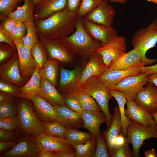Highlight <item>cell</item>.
I'll return each instance as SVG.
<instances>
[{
    "label": "cell",
    "mask_w": 157,
    "mask_h": 157,
    "mask_svg": "<svg viewBox=\"0 0 157 157\" xmlns=\"http://www.w3.org/2000/svg\"><path fill=\"white\" fill-rule=\"evenodd\" d=\"M35 138L40 149L56 152L74 149L73 145L65 138L49 136L44 133Z\"/></svg>",
    "instance_id": "ffe728a7"
},
{
    "label": "cell",
    "mask_w": 157,
    "mask_h": 157,
    "mask_svg": "<svg viewBox=\"0 0 157 157\" xmlns=\"http://www.w3.org/2000/svg\"><path fill=\"white\" fill-rule=\"evenodd\" d=\"M0 90L16 97L20 93V88L7 81L0 79Z\"/></svg>",
    "instance_id": "ee69618b"
},
{
    "label": "cell",
    "mask_w": 157,
    "mask_h": 157,
    "mask_svg": "<svg viewBox=\"0 0 157 157\" xmlns=\"http://www.w3.org/2000/svg\"><path fill=\"white\" fill-rule=\"evenodd\" d=\"M80 115L83 122V127L88 129L94 137H96L100 132L101 124L106 122L105 115L102 110L83 109Z\"/></svg>",
    "instance_id": "cb8c5ba5"
},
{
    "label": "cell",
    "mask_w": 157,
    "mask_h": 157,
    "mask_svg": "<svg viewBox=\"0 0 157 157\" xmlns=\"http://www.w3.org/2000/svg\"><path fill=\"white\" fill-rule=\"evenodd\" d=\"M67 0H43L35 5L34 21L46 18L55 12L67 7Z\"/></svg>",
    "instance_id": "d4e9b609"
},
{
    "label": "cell",
    "mask_w": 157,
    "mask_h": 157,
    "mask_svg": "<svg viewBox=\"0 0 157 157\" xmlns=\"http://www.w3.org/2000/svg\"><path fill=\"white\" fill-rule=\"evenodd\" d=\"M78 17L67 7L53 13L44 19L35 20L37 36L40 39H62L75 31Z\"/></svg>",
    "instance_id": "6da1fadb"
},
{
    "label": "cell",
    "mask_w": 157,
    "mask_h": 157,
    "mask_svg": "<svg viewBox=\"0 0 157 157\" xmlns=\"http://www.w3.org/2000/svg\"><path fill=\"white\" fill-rule=\"evenodd\" d=\"M134 101L150 114L157 111V88L152 83L146 85L137 93Z\"/></svg>",
    "instance_id": "7c38bea8"
},
{
    "label": "cell",
    "mask_w": 157,
    "mask_h": 157,
    "mask_svg": "<svg viewBox=\"0 0 157 157\" xmlns=\"http://www.w3.org/2000/svg\"><path fill=\"white\" fill-rule=\"evenodd\" d=\"M17 49H14L8 44L5 42H0V64L13 57L17 52Z\"/></svg>",
    "instance_id": "7bdbcfd3"
},
{
    "label": "cell",
    "mask_w": 157,
    "mask_h": 157,
    "mask_svg": "<svg viewBox=\"0 0 157 157\" xmlns=\"http://www.w3.org/2000/svg\"><path fill=\"white\" fill-rule=\"evenodd\" d=\"M55 152L56 157H76L74 149H66Z\"/></svg>",
    "instance_id": "db71d44e"
},
{
    "label": "cell",
    "mask_w": 157,
    "mask_h": 157,
    "mask_svg": "<svg viewBox=\"0 0 157 157\" xmlns=\"http://www.w3.org/2000/svg\"><path fill=\"white\" fill-rule=\"evenodd\" d=\"M40 70L39 68L36 67L33 74L26 83L20 88V93L16 97L30 100L32 97L37 94L40 87L41 76Z\"/></svg>",
    "instance_id": "f1b7e54d"
},
{
    "label": "cell",
    "mask_w": 157,
    "mask_h": 157,
    "mask_svg": "<svg viewBox=\"0 0 157 157\" xmlns=\"http://www.w3.org/2000/svg\"><path fill=\"white\" fill-rule=\"evenodd\" d=\"M44 126V133L47 135L56 137L65 138L69 129L57 121L42 122Z\"/></svg>",
    "instance_id": "836d02e7"
},
{
    "label": "cell",
    "mask_w": 157,
    "mask_h": 157,
    "mask_svg": "<svg viewBox=\"0 0 157 157\" xmlns=\"http://www.w3.org/2000/svg\"><path fill=\"white\" fill-rule=\"evenodd\" d=\"M40 149L34 138L24 135L10 150L1 157H38Z\"/></svg>",
    "instance_id": "9c48e42d"
},
{
    "label": "cell",
    "mask_w": 157,
    "mask_h": 157,
    "mask_svg": "<svg viewBox=\"0 0 157 157\" xmlns=\"http://www.w3.org/2000/svg\"><path fill=\"white\" fill-rule=\"evenodd\" d=\"M148 75L142 74L127 77L110 89H114L122 92L126 98L134 101L137 92L148 83Z\"/></svg>",
    "instance_id": "ba28073f"
},
{
    "label": "cell",
    "mask_w": 157,
    "mask_h": 157,
    "mask_svg": "<svg viewBox=\"0 0 157 157\" xmlns=\"http://www.w3.org/2000/svg\"><path fill=\"white\" fill-rule=\"evenodd\" d=\"M82 71L79 67L72 70L61 68L58 88L63 95L68 93L73 94L80 91V88L78 86V84Z\"/></svg>",
    "instance_id": "8fae6325"
},
{
    "label": "cell",
    "mask_w": 157,
    "mask_h": 157,
    "mask_svg": "<svg viewBox=\"0 0 157 157\" xmlns=\"http://www.w3.org/2000/svg\"><path fill=\"white\" fill-rule=\"evenodd\" d=\"M154 84L157 88V73H154L148 75V83Z\"/></svg>",
    "instance_id": "91938a15"
},
{
    "label": "cell",
    "mask_w": 157,
    "mask_h": 157,
    "mask_svg": "<svg viewBox=\"0 0 157 157\" xmlns=\"http://www.w3.org/2000/svg\"><path fill=\"white\" fill-rule=\"evenodd\" d=\"M38 157H56L55 152L40 149Z\"/></svg>",
    "instance_id": "6f0895ef"
},
{
    "label": "cell",
    "mask_w": 157,
    "mask_h": 157,
    "mask_svg": "<svg viewBox=\"0 0 157 157\" xmlns=\"http://www.w3.org/2000/svg\"><path fill=\"white\" fill-rule=\"evenodd\" d=\"M0 77L19 87L24 85L27 81L20 74L17 52L7 62L0 65Z\"/></svg>",
    "instance_id": "9a60e30c"
},
{
    "label": "cell",
    "mask_w": 157,
    "mask_h": 157,
    "mask_svg": "<svg viewBox=\"0 0 157 157\" xmlns=\"http://www.w3.org/2000/svg\"><path fill=\"white\" fill-rule=\"evenodd\" d=\"M59 62L57 60L48 58L39 73L41 77H43L55 86L57 82Z\"/></svg>",
    "instance_id": "4dcf8cb0"
},
{
    "label": "cell",
    "mask_w": 157,
    "mask_h": 157,
    "mask_svg": "<svg viewBox=\"0 0 157 157\" xmlns=\"http://www.w3.org/2000/svg\"><path fill=\"white\" fill-rule=\"evenodd\" d=\"M90 58L88 63L83 70L78 84L79 88L90 78L99 76L107 69L102 57L100 54L95 53Z\"/></svg>",
    "instance_id": "603a6c76"
},
{
    "label": "cell",
    "mask_w": 157,
    "mask_h": 157,
    "mask_svg": "<svg viewBox=\"0 0 157 157\" xmlns=\"http://www.w3.org/2000/svg\"><path fill=\"white\" fill-rule=\"evenodd\" d=\"M145 157H156V154L155 149L154 148L146 151L144 153Z\"/></svg>",
    "instance_id": "94428289"
},
{
    "label": "cell",
    "mask_w": 157,
    "mask_h": 157,
    "mask_svg": "<svg viewBox=\"0 0 157 157\" xmlns=\"http://www.w3.org/2000/svg\"><path fill=\"white\" fill-rule=\"evenodd\" d=\"M144 65L139 53L133 49L113 60L108 68L114 70H125Z\"/></svg>",
    "instance_id": "44dd1931"
},
{
    "label": "cell",
    "mask_w": 157,
    "mask_h": 157,
    "mask_svg": "<svg viewBox=\"0 0 157 157\" xmlns=\"http://www.w3.org/2000/svg\"><path fill=\"white\" fill-rule=\"evenodd\" d=\"M63 96L66 106L80 115L83 109L78 100L74 94L72 93H68L64 94Z\"/></svg>",
    "instance_id": "b9f144b4"
},
{
    "label": "cell",
    "mask_w": 157,
    "mask_h": 157,
    "mask_svg": "<svg viewBox=\"0 0 157 157\" xmlns=\"http://www.w3.org/2000/svg\"><path fill=\"white\" fill-rule=\"evenodd\" d=\"M126 98L125 114L129 119L147 127L156 126L155 121L151 114L139 107L134 101Z\"/></svg>",
    "instance_id": "7402d4cb"
},
{
    "label": "cell",
    "mask_w": 157,
    "mask_h": 157,
    "mask_svg": "<svg viewBox=\"0 0 157 157\" xmlns=\"http://www.w3.org/2000/svg\"><path fill=\"white\" fill-rule=\"evenodd\" d=\"M93 137L91 133L88 132L69 129L65 138L72 145L84 144L91 140Z\"/></svg>",
    "instance_id": "d590c367"
},
{
    "label": "cell",
    "mask_w": 157,
    "mask_h": 157,
    "mask_svg": "<svg viewBox=\"0 0 157 157\" xmlns=\"http://www.w3.org/2000/svg\"><path fill=\"white\" fill-rule=\"evenodd\" d=\"M142 73L139 67L125 70H114L108 68L101 74L95 77L110 89L126 77L139 75Z\"/></svg>",
    "instance_id": "ac0fdd59"
},
{
    "label": "cell",
    "mask_w": 157,
    "mask_h": 157,
    "mask_svg": "<svg viewBox=\"0 0 157 157\" xmlns=\"http://www.w3.org/2000/svg\"><path fill=\"white\" fill-rule=\"evenodd\" d=\"M122 125L119 108L113 109L112 121L108 129L101 131L106 141L110 156L114 148V142L116 137L122 133Z\"/></svg>",
    "instance_id": "4316f807"
},
{
    "label": "cell",
    "mask_w": 157,
    "mask_h": 157,
    "mask_svg": "<svg viewBox=\"0 0 157 157\" xmlns=\"http://www.w3.org/2000/svg\"><path fill=\"white\" fill-rule=\"evenodd\" d=\"M18 128V120L17 116L0 118V129L13 131Z\"/></svg>",
    "instance_id": "f6af8a7d"
},
{
    "label": "cell",
    "mask_w": 157,
    "mask_h": 157,
    "mask_svg": "<svg viewBox=\"0 0 157 157\" xmlns=\"http://www.w3.org/2000/svg\"><path fill=\"white\" fill-rule=\"evenodd\" d=\"M97 143L96 137L93 136L92 140L85 143L74 144L76 157H93Z\"/></svg>",
    "instance_id": "d6a6232c"
},
{
    "label": "cell",
    "mask_w": 157,
    "mask_h": 157,
    "mask_svg": "<svg viewBox=\"0 0 157 157\" xmlns=\"http://www.w3.org/2000/svg\"><path fill=\"white\" fill-rule=\"evenodd\" d=\"M17 108L15 98L0 103V118L17 116Z\"/></svg>",
    "instance_id": "8d00e7d4"
},
{
    "label": "cell",
    "mask_w": 157,
    "mask_h": 157,
    "mask_svg": "<svg viewBox=\"0 0 157 157\" xmlns=\"http://www.w3.org/2000/svg\"><path fill=\"white\" fill-rule=\"evenodd\" d=\"M126 143V137L121 133L116 138L114 142V147L122 145Z\"/></svg>",
    "instance_id": "9f6ffc18"
},
{
    "label": "cell",
    "mask_w": 157,
    "mask_h": 157,
    "mask_svg": "<svg viewBox=\"0 0 157 157\" xmlns=\"http://www.w3.org/2000/svg\"><path fill=\"white\" fill-rule=\"evenodd\" d=\"M103 0H82L78 12V17L84 18L88 13L98 6Z\"/></svg>",
    "instance_id": "ab89813d"
},
{
    "label": "cell",
    "mask_w": 157,
    "mask_h": 157,
    "mask_svg": "<svg viewBox=\"0 0 157 157\" xmlns=\"http://www.w3.org/2000/svg\"><path fill=\"white\" fill-rule=\"evenodd\" d=\"M14 42L18 55L20 75L27 81H28L36 67L35 61L31 54V50L25 45L23 40Z\"/></svg>",
    "instance_id": "30bf717a"
},
{
    "label": "cell",
    "mask_w": 157,
    "mask_h": 157,
    "mask_svg": "<svg viewBox=\"0 0 157 157\" xmlns=\"http://www.w3.org/2000/svg\"><path fill=\"white\" fill-rule=\"evenodd\" d=\"M131 45L139 53L144 66L151 65L156 62V59L147 57L146 53L149 49L156 46L157 43V19L149 26L136 32L133 36Z\"/></svg>",
    "instance_id": "277c9868"
},
{
    "label": "cell",
    "mask_w": 157,
    "mask_h": 157,
    "mask_svg": "<svg viewBox=\"0 0 157 157\" xmlns=\"http://www.w3.org/2000/svg\"><path fill=\"white\" fill-rule=\"evenodd\" d=\"M16 97L14 95L4 92H0V103Z\"/></svg>",
    "instance_id": "680465c9"
},
{
    "label": "cell",
    "mask_w": 157,
    "mask_h": 157,
    "mask_svg": "<svg viewBox=\"0 0 157 157\" xmlns=\"http://www.w3.org/2000/svg\"><path fill=\"white\" fill-rule=\"evenodd\" d=\"M139 68L142 72L148 75L157 73V64L151 65H144L140 67Z\"/></svg>",
    "instance_id": "11a10c76"
},
{
    "label": "cell",
    "mask_w": 157,
    "mask_h": 157,
    "mask_svg": "<svg viewBox=\"0 0 157 157\" xmlns=\"http://www.w3.org/2000/svg\"><path fill=\"white\" fill-rule=\"evenodd\" d=\"M38 95L43 98L53 106L65 105L64 97L55 86L43 77H41L40 87Z\"/></svg>",
    "instance_id": "484cf974"
},
{
    "label": "cell",
    "mask_w": 157,
    "mask_h": 157,
    "mask_svg": "<svg viewBox=\"0 0 157 157\" xmlns=\"http://www.w3.org/2000/svg\"><path fill=\"white\" fill-rule=\"evenodd\" d=\"M0 42L7 43L17 49L15 45L10 36L6 34L0 28Z\"/></svg>",
    "instance_id": "816d5d0a"
},
{
    "label": "cell",
    "mask_w": 157,
    "mask_h": 157,
    "mask_svg": "<svg viewBox=\"0 0 157 157\" xmlns=\"http://www.w3.org/2000/svg\"><path fill=\"white\" fill-rule=\"evenodd\" d=\"M32 56L34 60L36 67L42 69L48 58L47 52L40 39L38 41L31 50Z\"/></svg>",
    "instance_id": "1f68e13d"
},
{
    "label": "cell",
    "mask_w": 157,
    "mask_h": 157,
    "mask_svg": "<svg viewBox=\"0 0 157 157\" xmlns=\"http://www.w3.org/2000/svg\"><path fill=\"white\" fill-rule=\"evenodd\" d=\"M53 106L57 113V121L67 129L78 130L83 127V121L79 114L69 108L65 105Z\"/></svg>",
    "instance_id": "d6986e66"
},
{
    "label": "cell",
    "mask_w": 157,
    "mask_h": 157,
    "mask_svg": "<svg viewBox=\"0 0 157 157\" xmlns=\"http://www.w3.org/2000/svg\"><path fill=\"white\" fill-rule=\"evenodd\" d=\"M27 32V27L25 24L18 22L14 31L10 34V36L13 41L23 40Z\"/></svg>",
    "instance_id": "c3c4849f"
},
{
    "label": "cell",
    "mask_w": 157,
    "mask_h": 157,
    "mask_svg": "<svg viewBox=\"0 0 157 157\" xmlns=\"http://www.w3.org/2000/svg\"><path fill=\"white\" fill-rule=\"evenodd\" d=\"M111 3H124L126 2L127 0H106Z\"/></svg>",
    "instance_id": "6125c7cd"
},
{
    "label": "cell",
    "mask_w": 157,
    "mask_h": 157,
    "mask_svg": "<svg viewBox=\"0 0 157 157\" xmlns=\"http://www.w3.org/2000/svg\"><path fill=\"white\" fill-rule=\"evenodd\" d=\"M110 90L111 95L118 103L122 125V133L126 137L127 128L130 122V119L125 114V106L126 98L124 94L120 91L114 89H110Z\"/></svg>",
    "instance_id": "f546056e"
},
{
    "label": "cell",
    "mask_w": 157,
    "mask_h": 157,
    "mask_svg": "<svg viewBox=\"0 0 157 157\" xmlns=\"http://www.w3.org/2000/svg\"><path fill=\"white\" fill-rule=\"evenodd\" d=\"M126 142L124 144L114 147L110 157H131L133 156L132 152Z\"/></svg>",
    "instance_id": "bcb514c9"
},
{
    "label": "cell",
    "mask_w": 157,
    "mask_h": 157,
    "mask_svg": "<svg viewBox=\"0 0 157 157\" xmlns=\"http://www.w3.org/2000/svg\"><path fill=\"white\" fill-rule=\"evenodd\" d=\"M130 119L127 129L126 142L132 146L133 156L139 157L140 149L144 140L154 138L157 139V129L155 127H148Z\"/></svg>",
    "instance_id": "8992f818"
},
{
    "label": "cell",
    "mask_w": 157,
    "mask_h": 157,
    "mask_svg": "<svg viewBox=\"0 0 157 157\" xmlns=\"http://www.w3.org/2000/svg\"><path fill=\"white\" fill-rule=\"evenodd\" d=\"M73 94L78 100L83 109L96 111L101 110V107L94 99L88 94L81 91Z\"/></svg>",
    "instance_id": "e575fe53"
},
{
    "label": "cell",
    "mask_w": 157,
    "mask_h": 157,
    "mask_svg": "<svg viewBox=\"0 0 157 157\" xmlns=\"http://www.w3.org/2000/svg\"><path fill=\"white\" fill-rule=\"evenodd\" d=\"M30 100L32 102L35 113L42 122L57 121L58 114L54 106L38 95L33 96Z\"/></svg>",
    "instance_id": "e0dca14e"
},
{
    "label": "cell",
    "mask_w": 157,
    "mask_h": 157,
    "mask_svg": "<svg viewBox=\"0 0 157 157\" xmlns=\"http://www.w3.org/2000/svg\"><path fill=\"white\" fill-rule=\"evenodd\" d=\"M126 49L125 37L117 35L102 45L96 53L101 55L107 68L113 60L126 52Z\"/></svg>",
    "instance_id": "52a82bcc"
},
{
    "label": "cell",
    "mask_w": 157,
    "mask_h": 157,
    "mask_svg": "<svg viewBox=\"0 0 157 157\" xmlns=\"http://www.w3.org/2000/svg\"><path fill=\"white\" fill-rule=\"evenodd\" d=\"M24 23L27 27V32L23 39V42L26 47L31 50L38 39L36 34L35 26L32 22Z\"/></svg>",
    "instance_id": "74e56055"
},
{
    "label": "cell",
    "mask_w": 157,
    "mask_h": 157,
    "mask_svg": "<svg viewBox=\"0 0 157 157\" xmlns=\"http://www.w3.org/2000/svg\"><path fill=\"white\" fill-rule=\"evenodd\" d=\"M17 98L18 128L24 135L38 137L44 133V126L36 116L30 100Z\"/></svg>",
    "instance_id": "3957f363"
},
{
    "label": "cell",
    "mask_w": 157,
    "mask_h": 157,
    "mask_svg": "<svg viewBox=\"0 0 157 157\" xmlns=\"http://www.w3.org/2000/svg\"><path fill=\"white\" fill-rule=\"evenodd\" d=\"M151 115L155 121L156 123V127L157 129V111L151 114Z\"/></svg>",
    "instance_id": "be15d7a7"
},
{
    "label": "cell",
    "mask_w": 157,
    "mask_h": 157,
    "mask_svg": "<svg viewBox=\"0 0 157 157\" xmlns=\"http://www.w3.org/2000/svg\"><path fill=\"white\" fill-rule=\"evenodd\" d=\"M24 0H0V19L14 12Z\"/></svg>",
    "instance_id": "f35d334b"
},
{
    "label": "cell",
    "mask_w": 157,
    "mask_h": 157,
    "mask_svg": "<svg viewBox=\"0 0 157 157\" xmlns=\"http://www.w3.org/2000/svg\"><path fill=\"white\" fill-rule=\"evenodd\" d=\"M16 130L10 131L0 129V141H11L18 142L21 138L19 133Z\"/></svg>",
    "instance_id": "681fc988"
},
{
    "label": "cell",
    "mask_w": 157,
    "mask_h": 157,
    "mask_svg": "<svg viewBox=\"0 0 157 157\" xmlns=\"http://www.w3.org/2000/svg\"><path fill=\"white\" fill-rule=\"evenodd\" d=\"M48 53V58L64 64L72 62L74 55L67 48L63 39L49 40L40 39Z\"/></svg>",
    "instance_id": "4fadbf2b"
},
{
    "label": "cell",
    "mask_w": 157,
    "mask_h": 157,
    "mask_svg": "<svg viewBox=\"0 0 157 157\" xmlns=\"http://www.w3.org/2000/svg\"><path fill=\"white\" fill-rule=\"evenodd\" d=\"M148 1L153 3L157 4V0H147Z\"/></svg>",
    "instance_id": "03108f58"
},
{
    "label": "cell",
    "mask_w": 157,
    "mask_h": 157,
    "mask_svg": "<svg viewBox=\"0 0 157 157\" xmlns=\"http://www.w3.org/2000/svg\"><path fill=\"white\" fill-rule=\"evenodd\" d=\"M17 142L11 141H0V152L1 154L11 149L17 143Z\"/></svg>",
    "instance_id": "f5cc1de1"
},
{
    "label": "cell",
    "mask_w": 157,
    "mask_h": 157,
    "mask_svg": "<svg viewBox=\"0 0 157 157\" xmlns=\"http://www.w3.org/2000/svg\"><path fill=\"white\" fill-rule=\"evenodd\" d=\"M24 4L19 6L14 12L8 16L18 21L25 23L34 22V11L35 4L33 0H24Z\"/></svg>",
    "instance_id": "83f0119b"
},
{
    "label": "cell",
    "mask_w": 157,
    "mask_h": 157,
    "mask_svg": "<svg viewBox=\"0 0 157 157\" xmlns=\"http://www.w3.org/2000/svg\"><path fill=\"white\" fill-rule=\"evenodd\" d=\"M35 4H38L41 2L43 0H33Z\"/></svg>",
    "instance_id": "e7e4bbea"
},
{
    "label": "cell",
    "mask_w": 157,
    "mask_h": 157,
    "mask_svg": "<svg viewBox=\"0 0 157 157\" xmlns=\"http://www.w3.org/2000/svg\"><path fill=\"white\" fill-rule=\"evenodd\" d=\"M80 91L88 94L94 99L105 115L106 129H108L113 120V115L110 112L108 106L109 101L113 97L110 89L95 77H92L83 84Z\"/></svg>",
    "instance_id": "5b68a950"
},
{
    "label": "cell",
    "mask_w": 157,
    "mask_h": 157,
    "mask_svg": "<svg viewBox=\"0 0 157 157\" xmlns=\"http://www.w3.org/2000/svg\"><path fill=\"white\" fill-rule=\"evenodd\" d=\"M116 12L106 0H103L96 8L88 13L83 18L93 22L111 27Z\"/></svg>",
    "instance_id": "5bb4252c"
},
{
    "label": "cell",
    "mask_w": 157,
    "mask_h": 157,
    "mask_svg": "<svg viewBox=\"0 0 157 157\" xmlns=\"http://www.w3.org/2000/svg\"><path fill=\"white\" fill-rule=\"evenodd\" d=\"M82 0H67V7L70 12L77 16L78 11Z\"/></svg>",
    "instance_id": "f907efd6"
},
{
    "label": "cell",
    "mask_w": 157,
    "mask_h": 157,
    "mask_svg": "<svg viewBox=\"0 0 157 157\" xmlns=\"http://www.w3.org/2000/svg\"><path fill=\"white\" fill-rule=\"evenodd\" d=\"M63 40L73 55L83 58L90 57L102 45L101 42L93 39L88 34L83 27L81 18L78 17L75 31Z\"/></svg>",
    "instance_id": "7a4b0ae2"
},
{
    "label": "cell",
    "mask_w": 157,
    "mask_h": 157,
    "mask_svg": "<svg viewBox=\"0 0 157 157\" xmlns=\"http://www.w3.org/2000/svg\"><path fill=\"white\" fill-rule=\"evenodd\" d=\"M0 19V28L6 34L10 36V34L15 28L18 21L8 16Z\"/></svg>",
    "instance_id": "7dc6e473"
},
{
    "label": "cell",
    "mask_w": 157,
    "mask_h": 157,
    "mask_svg": "<svg viewBox=\"0 0 157 157\" xmlns=\"http://www.w3.org/2000/svg\"><path fill=\"white\" fill-rule=\"evenodd\" d=\"M81 20L83 27L88 34L93 39L101 42L102 45L118 35L117 31L112 27L97 24L83 18Z\"/></svg>",
    "instance_id": "2e32d148"
},
{
    "label": "cell",
    "mask_w": 157,
    "mask_h": 157,
    "mask_svg": "<svg viewBox=\"0 0 157 157\" xmlns=\"http://www.w3.org/2000/svg\"><path fill=\"white\" fill-rule=\"evenodd\" d=\"M96 139V149L93 157H110L106 141L101 133L97 135Z\"/></svg>",
    "instance_id": "60d3db41"
}]
</instances>
